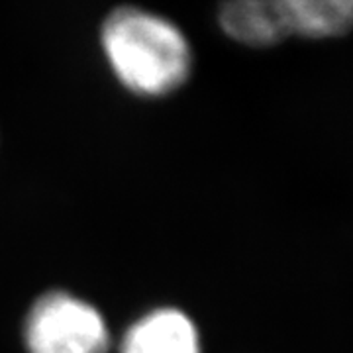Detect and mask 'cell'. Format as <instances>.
I'll return each instance as SVG.
<instances>
[{
    "instance_id": "6da1fadb",
    "label": "cell",
    "mask_w": 353,
    "mask_h": 353,
    "mask_svg": "<svg viewBox=\"0 0 353 353\" xmlns=\"http://www.w3.org/2000/svg\"><path fill=\"white\" fill-rule=\"evenodd\" d=\"M101 48L116 81L143 99H163L185 87L192 48L185 32L163 14L124 4L106 14Z\"/></svg>"
},
{
    "instance_id": "277c9868",
    "label": "cell",
    "mask_w": 353,
    "mask_h": 353,
    "mask_svg": "<svg viewBox=\"0 0 353 353\" xmlns=\"http://www.w3.org/2000/svg\"><path fill=\"white\" fill-rule=\"evenodd\" d=\"M218 22L228 38L248 48H271L289 38L281 0L226 2L220 6Z\"/></svg>"
},
{
    "instance_id": "5b68a950",
    "label": "cell",
    "mask_w": 353,
    "mask_h": 353,
    "mask_svg": "<svg viewBox=\"0 0 353 353\" xmlns=\"http://www.w3.org/2000/svg\"><path fill=\"white\" fill-rule=\"evenodd\" d=\"M289 36L338 38L353 28V0H281Z\"/></svg>"
},
{
    "instance_id": "7a4b0ae2",
    "label": "cell",
    "mask_w": 353,
    "mask_h": 353,
    "mask_svg": "<svg viewBox=\"0 0 353 353\" xmlns=\"http://www.w3.org/2000/svg\"><path fill=\"white\" fill-rule=\"evenodd\" d=\"M28 353H108L110 328L101 310L69 290L39 294L22 326Z\"/></svg>"
},
{
    "instance_id": "3957f363",
    "label": "cell",
    "mask_w": 353,
    "mask_h": 353,
    "mask_svg": "<svg viewBox=\"0 0 353 353\" xmlns=\"http://www.w3.org/2000/svg\"><path fill=\"white\" fill-rule=\"evenodd\" d=\"M120 353H202L201 332L185 310L159 306L128 326Z\"/></svg>"
}]
</instances>
